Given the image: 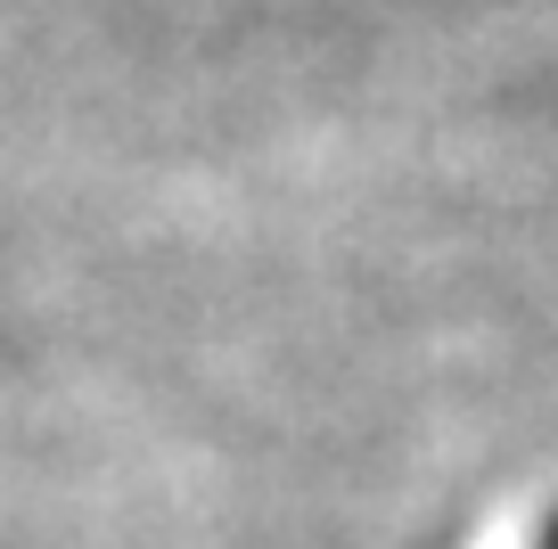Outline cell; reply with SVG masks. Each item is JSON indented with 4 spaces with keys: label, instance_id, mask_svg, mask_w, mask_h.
<instances>
[{
    "label": "cell",
    "instance_id": "6da1fadb",
    "mask_svg": "<svg viewBox=\"0 0 558 549\" xmlns=\"http://www.w3.org/2000/svg\"><path fill=\"white\" fill-rule=\"evenodd\" d=\"M534 549H558V516H550V525H542V541Z\"/></svg>",
    "mask_w": 558,
    "mask_h": 549
}]
</instances>
